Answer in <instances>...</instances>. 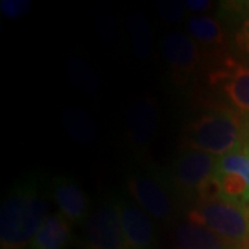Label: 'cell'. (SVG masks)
<instances>
[{"mask_svg":"<svg viewBox=\"0 0 249 249\" xmlns=\"http://www.w3.org/2000/svg\"><path fill=\"white\" fill-rule=\"evenodd\" d=\"M52 196L58 212L71 224H85L89 217L90 201L86 193L72 178L67 176H55L52 181Z\"/></svg>","mask_w":249,"mask_h":249,"instance_id":"cell-12","label":"cell"},{"mask_svg":"<svg viewBox=\"0 0 249 249\" xmlns=\"http://www.w3.org/2000/svg\"><path fill=\"white\" fill-rule=\"evenodd\" d=\"M32 3L28 0H1L0 1V10L1 13L10 19H17L25 16Z\"/></svg>","mask_w":249,"mask_h":249,"instance_id":"cell-20","label":"cell"},{"mask_svg":"<svg viewBox=\"0 0 249 249\" xmlns=\"http://www.w3.org/2000/svg\"><path fill=\"white\" fill-rule=\"evenodd\" d=\"M212 1H208V0H186L184 1V6L186 9L190 11H194V13H204L212 7Z\"/></svg>","mask_w":249,"mask_h":249,"instance_id":"cell-22","label":"cell"},{"mask_svg":"<svg viewBox=\"0 0 249 249\" xmlns=\"http://www.w3.org/2000/svg\"><path fill=\"white\" fill-rule=\"evenodd\" d=\"M244 129H245V145L249 148V115L244 116Z\"/></svg>","mask_w":249,"mask_h":249,"instance_id":"cell-23","label":"cell"},{"mask_svg":"<svg viewBox=\"0 0 249 249\" xmlns=\"http://www.w3.org/2000/svg\"><path fill=\"white\" fill-rule=\"evenodd\" d=\"M127 31L133 53L137 58L145 60L151 54V31L142 11H133L127 17Z\"/></svg>","mask_w":249,"mask_h":249,"instance_id":"cell-17","label":"cell"},{"mask_svg":"<svg viewBox=\"0 0 249 249\" xmlns=\"http://www.w3.org/2000/svg\"><path fill=\"white\" fill-rule=\"evenodd\" d=\"M211 85L219 90L229 108L240 115H249V64L224 60L211 73Z\"/></svg>","mask_w":249,"mask_h":249,"instance_id":"cell-8","label":"cell"},{"mask_svg":"<svg viewBox=\"0 0 249 249\" xmlns=\"http://www.w3.org/2000/svg\"><path fill=\"white\" fill-rule=\"evenodd\" d=\"M157 10L166 22L169 24H178L186 14L184 1L176 0H162L157 3Z\"/></svg>","mask_w":249,"mask_h":249,"instance_id":"cell-19","label":"cell"},{"mask_svg":"<svg viewBox=\"0 0 249 249\" xmlns=\"http://www.w3.org/2000/svg\"><path fill=\"white\" fill-rule=\"evenodd\" d=\"M47 214L40 183L31 178L18 181L0 208V248H29Z\"/></svg>","mask_w":249,"mask_h":249,"instance_id":"cell-1","label":"cell"},{"mask_svg":"<svg viewBox=\"0 0 249 249\" xmlns=\"http://www.w3.org/2000/svg\"><path fill=\"white\" fill-rule=\"evenodd\" d=\"M187 32L201 47V50L217 52L227 43L224 28L219 19L209 16L191 17L187 22Z\"/></svg>","mask_w":249,"mask_h":249,"instance_id":"cell-14","label":"cell"},{"mask_svg":"<svg viewBox=\"0 0 249 249\" xmlns=\"http://www.w3.org/2000/svg\"><path fill=\"white\" fill-rule=\"evenodd\" d=\"M162 54L172 72L180 80H186L194 75L202 61L201 47L188 34L178 31H172L163 36Z\"/></svg>","mask_w":249,"mask_h":249,"instance_id":"cell-10","label":"cell"},{"mask_svg":"<svg viewBox=\"0 0 249 249\" xmlns=\"http://www.w3.org/2000/svg\"><path fill=\"white\" fill-rule=\"evenodd\" d=\"M244 145V116L229 107L217 108L193 119L184 127L180 140V150H196L216 158Z\"/></svg>","mask_w":249,"mask_h":249,"instance_id":"cell-2","label":"cell"},{"mask_svg":"<svg viewBox=\"0 0 249 249\" xmlns=\"http://www.w3.org/2000/svg\"><path fill=\"white\" fill-rule=\"evenodd\" d=\"M235 45L242 53L249 54V13L235 35Z\"/></svg>","mask_w":249,"mask_h":249,"instance_id":"cell-21","label":"cell"},{"mask_svg":"<svg viewBox=\"0 0 249 249\" xmlns=\"http://www.w3.org/2000/svg\"><path fill=\"white\" fill-rule=\"evenodd\" d=\"M67 75L72 85L88 96H93L100 90V79L94 70L82 60L72 58L67 62Z\"/></svg>","mask_w":249,"mask_h":249,"instance_id":"cell-18","label":"cell"},{"mask_svg":"<svg viewBox=\"0 0 249 249\" xmlns=\"http://www.w3.org/2000/svg\"><path fill=\"white\" fill-rule=\"evenodd\" d=\"M187 220L214 232L231 249H249V208L209 194L198 199Z\"/></svg>","mask_w":249,"mask_h":249,"instance_id":"cell-3","label":"cell"},{"mask_svg":"<svg viewBox=\"0 0 249 249\" xmlns=\"http://www.w3.org/2000/svg\"><path fill=\"white\" fill-rule=\"evenodd\" d=\"M217 158L196 150H180L173 162L169 181L180 199L196 204L202 196H209Z\"/></svg>","mask_w":249,"mask_h":249,"instance_id":"cell-5","label":"cell"},{"mask_svg":"<svg viewBox=\"0 0 249 249\" xmlns=\"http://www.w3.org/2000/svg\"><path fill=\"white\" fill-rule=\"evenodd\" d=\"M71 226L60 212L49 213L28 249H65L71 242Z\"/></svg>","mask_w":249,"mask_h":249,"instance_id":"cell-13","label":"cell"},{"mask_svg":"<svg viewBox=\"0 0 249 249\" xmlns=\"http://www.w3.org/2000/svg\"><path fill=\"white\" fill-rule=\"evenodd\" d=\"M129 140L137 150H147L158 133V107L150 96L139 97L130 104L126 116Z\"/></svg>","mask_w":249,"mask_h":249,"instance_id":"cell-11","label":"cell"},{"mask_svg":"<svg viewBox=\"0 0 249 249\" xmlns=\"http://www.w3.org/2000/svg\"><path fill=\"white\" fill-rule=\"evenodd\" d=\"M213 194L238 204H249V148L244 145L219 157L214 169Z\"/></svg>","mask_w":249,"mask_h":249,"instance_id":"cell-6","label":"cell"},{"mask_svg":"<svg viewBox=\"0 0 249 249\" xmlns=\"http://www.w3.org/2000/svg\"><path fill=\"white\" fill-rule=\"evenodd\" d=\"M129 196L154 220L172 222L178 211V198L168 176L157 172L136 170L127 178Z\"/></svg>","mask_w":249,"mask_h":249,"instance_id":"cell-4","label":"cell"},{"mask_svg":"<svg viewBox=\"0 0 249 249\" xmlns=\"http://www.w3.org/2000/svg\"><path fill=\"white\" fill-rule=\"evenodd\" d=\"M62 126L73 142L91 144L97 137V127L91 116L78 107H68L62 111Z\"/></svg>","mask_w":249,"mask_h":249,"instance_id":"cell-16","label":"cell"},{"mask_svg":"<svg viewBox=\"0 0 249 249\" xmlns=\"http://www.w3.org/2000/svg\"><path fill=\"white\" fill-rule=\"evenodd\" d=\"M126 249H155L157 232L152 219L134 201L116 198Z\"/></svg>","mask_w":249,"mask_h":249,"instance_id":"cell-9","label":"cell"},{"mask_svg":"<svg viewBox=\"0 0 249 249\" xmlns=\"http://www.w3.org/2000/svg\"><path fill=\"white\" fill-rule=\"evenodd\" d=\"M85 249H126L116 198H106L90 212L83 224Z\"/></svg>","mask_w":249,"mask_h":249,"instance_id":"cell-7","label":"cell"},{"mask_svg":"<svg viewBox=\"0 0 249 249\" xmlns=\"http://www.w3.org/2000/svg\"><path fill=\"white\" fill-rule=\"evenodd\" d=\"M245 4H247V7H248V9H249V1H247V3H245Z\"/></svg>","mask_w":249,"mask_h":249,"instance_id":"cell-24","label":"cell"},{"mask_svg":"<svg viewBox=\"0 0 249 249\" xmlns=\"http://www.w3.org/2000/svg\"><path fill=\"white\" fill-rule=\"evenodd\" d=\"M175 249H231L214 232L199 224L180 223L175 231Z\"/></svg>","mask_w":249,"mask_h":249,"instance_id":"cell-15","label":"cell"}]
</instances>
